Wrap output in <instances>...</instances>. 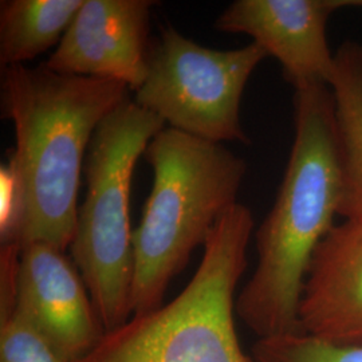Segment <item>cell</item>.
<instances>
[{
	"mask_svg": "<svg viewBox=\"0 0 362 362\" xmlns=\"http://www.w3.org/2000/svg\"><path fill=\"white\" fill-rule=\"evenodd\" d=\"M293 106L294 140L284 180L257 231V269L235 303L259 339L302 333L299 303L311 260L339 216L333 93L324 83L300 86Z\"/></svg>",
	"mask_w": 362,
	"mask_h": 362,
	"instance_id": "obj_2",
	"label": "cell"
},
{
	"mask_svg": "<svg viewBox=\"0 0 362 362\" xmlns=\"http://www.w3.org/2000/svg\"><path fill=\"white\" fill-rule=\"evenodd\" d=\"M302 333L362 345V220L342 219L317 248L299 303Z\"/></svg>",
	"mask_w": 362,
	"mask_h": 362,
	"instance_id": "obj_10",
	"label": "cell"
},
{
	"mask_svg": "<svg viewBox=\"0 0 362 362\" xmlns=\"http://www.w3.org/2000/svg\"><path fill=\"white\" fill-rule=\"evenodd\" d=\"M269 58L258 43L218 50L202 46L173 26H163L148 52L146 76L134 103L168 128L211 143H248L240 105L247 82Z\"/></svg>",
	"mask_w": 362,
	"mask_h": 362,
	"instance_id": "obj_6",
	"label": "cell"
},
{
	"mask_svg": "<svg viewBox=\"0 0 362 362\" xmlns=\"http://www.w3.org/2000/svg\"><path fill=\"white\" fill-rule=\"evenodd\" d=\"M334 98L341 170V219L362 220V45L346 42L336 52L329 85Z\"/></svg>",
	"mask_w": 362,
	"mask_h": 362,
	"instance_id": "obj_11",
	"label": "cell"
},
{
	"mask_svg": "<svg viewBox=\"0 0 362 362\" xmlns=\"http://www.w3.org/2000/svg\"><path fill=\"white\" fill-rule=\"evenodd\" d=\"M67 362L82 358L104 336V326L77 266L49 243L23 247L15 310Z\"/></svg>",
	"mask_w": 362,
	"mask_h": 362,
	"instance_id": "obj_9",
	"label": "cell"
},
{
	"mask_svg": "<svg viewBox=\"0 0 362 362\" xmlns=\"http://www.w3.org/2000/svg\"><path fill=\"white\" fill-rule=\"evenodd\" d=\"M143 156L153 169V185L133 231V315L164 305L170 281L238 204L247 170L246 161L223 144L168 127L156 134Z\"/></svg>",
	"mask_w": 362,
	"mask_h": 362,
	"instance_id": "obj_3",
	"label": "cell"
},
{
	"mask_svg": "<svg viewBox=\"0 0 362 362\" xmlns=\"http://www.w3.org/2000/svg\"><path fill=\"white\" fill-rule=\"evenodd\" d=\"M124 83L26 65L1 70V118L13 122L16 212L1 246L21 251L49 243L67 251L74 239L85 160L100 124L129 97Z\"/></svg>",
	"mask_w": 362,
	"mask_h": 362,
	"instance_id": "obj_1",
	"label": "cell"
},
{
	"mask_svg": "<svg viewBox=\"0 0 362 362\" xmlns=\"http://www.w3.org/2000/svg\"><path fill=\"white\" fill-rule=\"evenodd\" d=\"M362 7V0H236L220 13L214 27L221 33L246 34L279 61L294 89L330 85L336 54L326 28L338 10Z\"/></svg>",
	"mask_w": 362,
	"mask_h": 362,
	"instance_id": "obj_7",
	"label": "cell"
},
{
	"mask_svg": "<svg viewBox=\"0 0 362 362\" xmlns=\"http://www.w3.org/2000/svg\"><path fill=\"white\" fill-rule=\"evenodd\" d=\"M252 231L251 209L240 203L230 208L177 297L105 332L74 362H257L242 348L233 320L235 290L246 272Z\"/></svg>",
	"mask_w": 362,
	"mask_h": 362,
	"instance_id": "obj_4",
	"label": "cell"
},
{
	"mask_svg": "<svg viewBox=\"0 0 362 362\" xmlns=\"http://www.w3.org/2000/svg\"><path fill=\"white\" fill-rule=\"evenodd\" d=\"M0 327V362H67L16 311Z\"/></svg>",
	"mask_w": 362,
	"mask_h": 362,
	"instance_id": "obj_14",
	"label": "cell"
},
{
	"mask_svg": "<svg viewBox=\"0 0 362 362\" xmlns=\"http://www.w3.org/2000/svg\"><path fill=\"white\" fill-rule=\"evenodd\" d=\"M165 128L129 97L100 124L86 160V196L78 208L70 255L105 332L129 321L134 272L130 192L136 164Z\"/></svg>",
	"mask_w": 362,
	"mask_h": 362,
	"instance_id": "obj_5",
	"label": "cell"
},
{
	"mask_svg": "<svg viewBox=\"0 0 362 362\" xmlns=\"http://www.w3.org/2000/svg\"><path fill=\"white\" fill-rule=\"evenodd\" d=\"M153 0H85L47 61L54 73L100 78L136 91L146 76Z\"/></svg>",
	"mask_w": 362,
	"mask_h": 362,
	"instance_id": "obj_8",
	"label": "cell"
},
{
	"mask_svg": "<svg viewBox=\"0 0 362 362\" xmlns=\"http://www.w3.org/2000/svg\"><path fill=\"white\" fill-rule=\"evenodd\" d=\"M85 0H1L0 65H25L58 46Z\"/></svg>",
	"mask_w": 362,
	"mask_h": 362,
	"instance_id": "obj_12",
	"label": "cell"
},
{
	"mask_svg": "<svg viewBox=\"0 0 362 362\" xmlns=\"http://www.w3.org/2000/svg\"><path fill=\"white\" fill-rule=\"evenodd\" d=\"M257 362H362V345H334L305 333L260 338L252 348Z\"/></svg>",
	"mask_w": 362,
	"mask_h": 362,
	"instance_id": "obj_13",
	"label": "cell"
}]
</instances>
